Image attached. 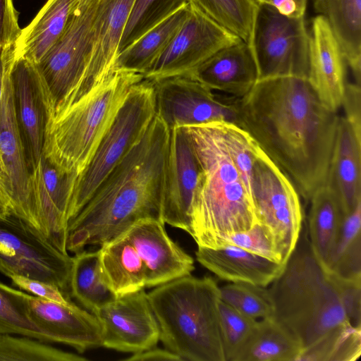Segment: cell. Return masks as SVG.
Listing matches in <instances>:
<instances>
[{
	"instance_id": "cell-35",
	"label": "cell",
	"mask_w": 361,
	"mask_h": 361,
	"mask_svg": "<svg viewBox=\"0 0 361 361\" xmlns=\"http://www.w3.org/2000/svg\"><path fill=\"white\" fill-rule=\"evenodd\" d=\"M30 296L0 281V334L18 335L47 343L30 318Z\"/></svg>"
},
{
	"instance_id": "cell-16",
	"label": "cell",
	"mask_w": 361,
	"mask_h": 361,
	"mask_svg": "<svg viewBox=\"0 0 361 361\" xmlns=\"http://www.w3.org/2000/svg\"><path fill=\"white\" fill-rule=\"evenodd\" d=\"M92 312L101 327L102 347L136 353L159 341V326L145 289L116 297Z\"/></svg>"
},
{
	"instance_id": "cell-7",
	"label": "cell",
	"mask_w": 361,
	"mask_h": 361,
	"mask_svg": "<svg viewBox=\"0 0 361 361\" xmlns=\"http://www.w3.org/2000/svg\"><path fill=\"white\" fill-rule=\"evenodd\" d=\"M155 219L139 220L99 247L104 276L118 295L191 274L194 259Z\"/></svg>"
},
{
	"instance_id": "cell-37",
	"label": "cell",
	"mask_w": 361,
	"mask_h": 361,
	"mask_svg": "<svg viewBox=\"0 0 361 361\" xmlns=\"http://www.w3.org/2000/svg\"><path fill=\"white\" fill-rule=\"evenodd\" d=\"M220 300L239 312L259 320L273 317L268 288L249 283H232L219 287Z\"/></svg>"
},
{
	"instance_id": "cell-1",
	"label": "cell",
	"mask_w": 361,
	"mask_h": 361,
	"mask_svg": "<svg viewBox=\"0 0 361 361\" xmlns=\"http://www.w3.org/2000/svg\"><path fill=\"white\" fill-rule=\"evenodd\" d=\"M246 130L310 200L325 185L339 115L326 107L307 78L259 80L238 98Z\"/></svg>"
},
{
	"instance_id": "cell-41",
	"label": "cell",
	"mask_w": 361,
	"mask_h": 361,
	"mask_svg": "<svg viewBox=\"0 0 361 361\" xmlns=\"http://www.w3.org/2000/svg\"><path fill=\"white\" fill-rule=\"evenodd\" d=\"M18 16L13 0H0V53L13 46L19 37Z\"/></svg>"
},
{
	"instance_id": "cell-21",
	"label": "cell",
	"mask_w": 361,
	"mask_h": 361,
	"mask_svg": "<svg viewBox=\"0 0 361 361\" xmlns=\"http://www.w3.org/2000/svg\"><path fill=\"white\" fill-rule=\"evenodd\" d=\"M188 75L235 97L245 95L259 80L251 46L243 40L220 49Z\"/></svg>"
},
{
	"instance_id": "cell-15",
	"label": "cell",
	"mask_w": 361,
	"mask_h": 361,
	"mask_svg": "<svg viewBox=\"0 0 361 361\" xmlns=\"http://www.w3.org/2000/svg\"><path fill=\"white\" fill-rule=\"evenodd\" d=\"M12 47L3 51L8 59L15 116L31 173L37 167L42 155L47 124L53 105L35 63L26 58L15 56Z\"/></svg>"
},
{
	"instance_id": "cell-32",
	"label": "cell",
	"mask_w": 361,
	"mask_h": 361,
	"mask_svg": "<svg viewBox=\"0 0 361 361\" xmlns=\"http://www.w3.org/2000/svg\"><path fill=\"white\" fill-rule=\"evenodd\" d=\"M216 23L250 42L258 4L252 0H188Z\"/></svg>"
},
{
	"instance_id": "cell-5",
	"label": "cell",
	"mask_w": 361,
	"mask_h": 361,
	"mask_svg": "<svg viewBox=\"0 0 361 361\" xmlns=\"http://www.w3.org/2000/svg\"><path fill=\"white\" fill-rule=\"evenodd\" d=\"M147 296L166 349L183 361H226L214 279L184 276L156 286Z\"/></svg>"
},
{
	"instance_id": "cell-14",
	"label": "cell",
	"mask_w": 361,
	"mask_h": 361,
	"mask_svg": "<svg viewBox=\"0 0 361 361\" xmlns=\"http://www.w3.org/2000/svg\"><path fill=\"white\" fill-rule=\"evenodd\" d=\"M183 24L142 75L148 80L188 75L220 49L242 39L189 3Z\"/></svg>"
},
{
	"instance_id": "cell-46",
	"label": "cell",
	"mask_w": 361,
	"mask_h": 361,
	"mask_svg": "<svg viewBox=\"0 0 361 361\" xmlns=\"http://www.w3.org/2000/svg\"><path fill=\"white\" fill-rule=\"evenodd\" d=\"M126 361H183V360L167 349H161L156 346L145 350L133 353L128 357L123 359Z\"/></svg>"
},
{
	"instance_id": "cell-27",
	"label": "cell",
	"mask_w": 361,
	"mask_h": 361,
	"mask_svg": "<svg viewBox=\"0 0 361 361\" xmlns=\"http://www.w3.org/2000/svg\"><path fill=\"white\" fill-rule=\"evenodd\" d=\"M310 201L308 239L314 255L325 269L347 215L326 185L317 189Z\"/></svg>"
},
{
	"instance_id": "cell-24",
	"label": "cell",
	"mask_w": 361,
	"mask_h": 361,
	"mask_svg": "<svg viewBox=\"0 0 361 361\" xmlns=\"http://www.w3.org/2000/svg\"><path fill=\"white\" fill-rule=\"evenodd\" d=\"M195 257L221 279L264 287L281 274L286 265L233 245L218 249L198 247Z\"/></svg>"
},
{
	"instance_id": "cell-10",
	"label": "cell",
	"mask_w": 361,
	"mask_h": 361,
	"mask_svg": "<svg viewBox=\"0 0 361 361\" xmlns=\"http://www.w3.org/2000/svg\"><path fill=\"white\" fill-rule=\"evenodd\" d=\"M309 42L304 16H287L270 5L257 4L249 44L259 80L283 76L307 79Z\"/></svg>"
},
{
	"instance_id": "cell-40",
	"label": "cell",
	"mask_w": 361,
	"mask_h": 361,
	"mask_svg": "<svg viewBox=\"0 0 361 361\" xmlns=\"http://www.w3.org/2000/svg\"><path fill=\"white\" fill-rule=\"evenodd\" d=\"M39 166L46 191L60 216L68 225V209L78 176L59 171L43 155Z\"/></svg>"
},
{
	"instance_id": "cell-12",
	"label": "cell",
	"mask_w": 361,
	"mask_h": 361,
	"mask_svg": "<svg viewBox=\"0 0 361 361\" xmlns=\"http://www.w3.org/2000/svg\"><path fill=\"white\" fill-rule=\"evenodd\" d=\"M73 258L20 218L0 214V272L57 286L66 295Z\"/></svg>"
},
{
	"instance_id": "cell-13",
	"label": "cell",
	"mask_w": 361,
	"mask_h": 361,
	"mask_svg": "<svg viewBox=\"0 0 361 361\" xmlns=\"http://www.w3.org/2000/svg\"><path fill=\"white\" fill-rule=\"evenodd\" d=\"M152 82L156 114L170 130L216 121L238 125V97L222 99L190 75Z\"/></svg>"
},
{
	"instance_id": "cell-36",
	"label": "cell",
	"mask_w": 361,
	"mask_h": 361,
	"mask_svg": "<svg viewBox=\"0 0 361 361\" xmlns=\"http://www.w3.org/2000/svg\"><path fill=\"white\" fill-rule=\"evenodd\" d=\"M87 358L66 352L44 342L0 334V361H86Z\"/></svg>"
},
{
	"instance_id": "cell-19",
	"label": "cell",
	"mask_w": 361,
	"mask_h": 361,
	"mask_svg": "<svg viewBox=\"0 0 361 361\" xmlns=\"http://www.w3.org/2000/svg\"><path fill=\"white\" fill-rule=\"evenodd\" d=\"M29 312L47 342L67 345L80 353L102 347L97 319L72 301L59 303L30 295Z\"/></svg>"
},
{
	"instance_id": "cell-28",
	"label": "cell",
	"mask_w": 361,
	"mask_h": 361,
	"mask_svg": "<svg viewBox=\"0 0 361 361\" xmlns=\"http://www.w3.org/2000/svg\"><path fill=\"white\" fill-rule=\"evenodd\" d=\"M189 10L188 4L118 53L116 69L143 75L168 47L187 18Z\"/></svg>"
},
{
	"instance_id": "cell-25",
	"label": "cell",
	"mask_w": 361,
	"mask_h": 361,
	"mask_svg": "<svg viewBox=\"0 0 361 361\" xmlns=\"http://www.w3.org/2000/svg\"><path fill=\"white\" fill-rule=\"evenodd\" d=\"M80 0H48L12 47L15 56L37 63L62 35Z\"/></svg>"
},
{
	"instance_id": "cell-44",
	"label": "cell",
	"mask_w": 361,
	"mask_h": 361,
	"mask_svg": "<svg viewBox=\"0 0 361 361\" xmlns=\"http://www.w3.org/2000/svg\"><path fill=\"white\" fill-rule=\"evenodd\" d=\"M341 108L344 118L353 128L357 137L361 139V88L355 82H347Z\"/></svg>"
},
{
	"instance_id": "cell-18",
	"label": "cell",
	"mask_w": 361,
	"mask_h": 361,
	"mask_svg": "<svg viewBox=\"0 0 361 361\" xmlns=\"http://www.w3.org/2000/svg\"><path fill=\"white\" fill-rule=\"evenodd\" d=\"M201 168L185 127L170 130L165 164L162 220L190 233V213Z\"/></svg>"
},
{
	"instance_id": "cell-17",
	"label": "cell",
	"mask_w": 361,
	"mask_h": 361,
	"mask_svg": "<svg viewBox=\"0 0 361 361\" xmlns=\"http://www.w3.org/2000/svg\"><path fill=\"white\" fill-rule=\"evenodd\" d=\"M0 56L4 66L0 102V164L10 183L16 216L47 238L32 199L31 173L16 119L8 59L4 51L0 53Z\"/></svg>"
},
{
	"instance_id": "cell-23",
	"label": "cell",
	"mask_w": 361,
	"mask_h": 361,
	"mask_svg": "<svg viewBox=\"0 0 361 361\" xmlns=\"http://www.w3.org/2000/svg\"><path fill=\"white\" fill-rule=\"evenodd\" d=\"M326 185L346 215L361 202V139L340 115Z\"/></svg>"
},
{
	"instance_id": "cell-26",
	"label": "cell",
	"mask_w": 361,
	"mask_h": 361,
	"mask_svg": "<svg viewBox=\"0 0 361 361\" xmlns=\"http://www.w3.org/2000/svg\"><path fill=\"white\" fill-rule=\"evenodd\" d=\"M318 15L328 22L355 83L361 81V0H313Z\"/></svg>"
},
{
	"instance_id": "cell-39",
	"label": "cell",
	"mask_w": 361,
	"mask_h": 361,
	"mask_svg": "<svg viewBox=\"0 0 361 361\" xmlns=\"http://www.w3.org/2000/svg\"><path fill=\"white\" fill-rule=\"evenodd\" d=\"M233 245L276 262H282L281 253L271 232L267 227L256 221L247 231L224 236L215 243L218 249Z\"/></svg>"
},
{
	"instance_id": "cell-30",
	"label": "cell",
	"mask_w": 361,
	"mask_h": 361,
	"mask_svg": "<svg viewBox=\"0 0 361 361\" xmlns=\"http://www.w3.org/2000/svg\"><path fill=\"white\" fill-rule=\"evenodd\" d=\"M72 258L68 289L71 297L91 312L116 298L104 279L98 250H83Z\"/></svg>"
},
{
	"instance_id": "cell-11",
	"label": "cell",
	"mask_w": 361,
	"mask_h": 361,
	"mask_svg": "<svg viewBox=\"0 0 361 361\" xmlns=\"http://www.w3.org/2000/svg\"><path fill=\"white\" fill-rule=\"evenodd\" d=\"M251 195L256 221L271 232L282 262L286 263L301 233L303 216L299 193L260 147L252 166Z\"/></svg>"
},
{
	"instance_id": "cell-29",
	"label": "cell",
	"mask_w": 361,
	"mask_h": 361,
	"mask_svg": "<svg viewBox=\"0 0 361 361\" xmlns=\"http://www.w3.org/2000/svg\"><path fill=\"white\" fill-rule=\"evenodd\" d=\"M302 348L273 317L257 320L233 361H297Z\"/></svg>"
},
{
	"instance_id": "cell-33",
	"label": "cell",
	"mask_w": 361,
	"mask_h": 361,
	"mask_svg": "<svg viewBox=\"0 0 361 361\" xmlns=\"http://www.w3.org/2000/svg\"><path fill=\"white\" fill-rule=\"evenodd\" d=\"M361 355V327L347 325L302 350L297 361H355Z\"/></svg>"
},
{
	"instance_id": "cell-9",
	"label": "cell",
	"mask_w": 361,
	"mask_h": 361,
	"mask_svg": "<svg viewBox=\"0 0 361 361\" xmlns=\"http://www.w3.org/2000/svg\"><path fill=\"white\" fill-rule=\"evenodd\" d=\"M97 2L80 0L62 35L35 63L48 89L52 113L63 110L92 90L87 76Z\"/></svg>"
},
{
	"instance_id": "cell-34",
	"label": "cell",
	"mask_w": 361,
	"mask_h": 361,
	"mask_svg": "<svg viewBox=\"0 0 361 361\" xmlns=\"http://www.w3.org/2000/svg\"><path fill=\"white\" fill-rule=\"evenodd\" d=\"M188 4V0H135L118 52Z\"/></svg>"
},
{
	"instance_id": "cell-38",
	"label": "cell",
	"mask_w": 361,
	"mask_h": 361,
	"mask_svg": "<svg viewBox=\"0 0 361 361\" xmlns=\"http://www.w3.org/2000/svg\"><path fill=\"white\" fill-rule=\"evenodd\" d=\"M219 312L226 361H233L252 334L257 320L219 300Z\"/></svg>"
},
{
	"instance_id": "cell-31",
	"label": "cell",
	"mask_w": 361,
	"mask_h": 361,
	"mask_svg": "<svg viewBox=\"0 0 361 361\" xmlns=\"http://www.w3.org/2000/svg\"><path fill=\"white\" fill-rule=\"evenodd\" d=\"M325 269L346 280H361V202L346 216Z\"/></svg>"
},
{
	"instance_id": "cell-43",
	"label": "cell",
	"mask_w": 361,
	"mask_h": 361,
	"mask_svg": "<svg viewBox=\"0 0 361 361\" xmlns=\"http://www.w3.org/2000/svg\"><path fill=\"white\" fill-rule=\"evenodd\" d=\"M336 277L341 288L344 308L350 323L353 326L361 327V280H346Z\"/></svg>"
},
{
	"instance_id": "cell-4",
	"label": "cell",
	"mask_w": 361,
	"mask_h": 361,
	"mask_svg": "<svg viewBox=\"0 0 361 361\" xmlns=\"http://www.w3.org/2000/svg\"><path fill=\"white\" fill-rule=\"evenodd\" d=\"M268 290L273 317L297 338L302 350L334 329L352 325L338 280L318 261L306 233L300 235L283 271Z\"/></svg>"
},
{
	"instance_id": "cell-2",
	"label": "cell",
	"mask_w": 361,
	"mask_h": 361,
	"mask_svg": "<svg viewBox=\"0 0 361 361\" xmlns=\"http://www.w3.org/2000/svg\"><path fill=\"white\" fill-rule=\"evenodd\" d=\"M170 129L155 114L141 139L97 186L68 224L66 250L102 246L136 221L162 222L165 164Z\"/></svg>"
},
{
	"instance_id": "cell-45",
	"label": "cell",
	"mask_w": 361,
	"mask_h": 361,
	"mask_svg": "<svg viewBox=\"0 0 361 361\" xmlns=\"http://www.w3.org/2000/svg\"><path fill=\"white\" fill-rule=\"evenodd\" d=\"M308 0H257L270 5L281 13L290 17L304 16Z\"/></svg>"
},
{
	"instance_id": "cell-47",
	"label": "cell",
	"mask_w": 361,
	"mask_h": 361,
	"mask_svg": "<svg viewBox=\"0 0 361 361\" xmlns=\"http://www.w3.org/2000/svg\"><path fill=\"white\" fill-rule=\"evenodd\" d=\"M3 85H4V66L1 58L0 56V102L3 93Z\"/></svg>"
},
{
	"instance_id": "cell-20",
	"label": "cell",
	"mask_w": 361,
	"mask_h": 361,
	"mask_svg": "<svg viewBox=\"0 0 361 361\" xmlns=\"http://www.w3.org/2000/svg\"><path fill=\"white\" fill-rule=\"evenodd\" d=\"M307 80L324 105L334 112L341 108L346 81V63L326 20L317 15L309 32Z\"/></svg>"
},
{
	"instance_id": "cell-42",
	"label": "cell",
	"mask_w": 361,
	"mask_h": 361,
	"mask_svg": "<svg viewBox=\"0 0 361 361\" xmlns=\"http://www.w3.org/2000/svg\"><path fill=\"white\" fill-rule=\"evenodd\" d=\"M10 279L16 287L42 299L63 304L71 301L68 295L54 285L22 276Z\"/></svg>"
},
{
	"instance_id": "cell-22",
	"label": "cell",
	"mask_w": 361,
	"mask_h": 361,
	"mask_svg": "<svg viewBox=\"0 0 361 361\" xmlns=\"http://www.w3.org/2000/svg\"><path fill=\"white\" fill-rule=\"evenodd\" d=\"M135 0H98L88 83L92 90L116 71L119 42Z\"/></svg>"
},
{
	"instance_id": "cell-8",
	"label": "cell",
	"mask_w": 361,
	"mask_h": 361,
	"mask_svg": "<svg viewBox=\"0 0 361 361\" xmlns=\"http://www.w3.org/2000/svg\"><path fill=\"white\" fill-rule=\"evenodd\" d=\"M155 114L153 83L144 78L131 87L90 161L78 176L68 209L69 222L104 178L141 139Z\"/></svg>"
},
{
	"instance_id": "cell-3",
	"label": "cell",
	"mask_w": 361,
	"mask_h": 361,
	"mask_svg": "<svg viewBox=\"0 0 361 361\" xmlns=\"http://www.w3.org/2000/svg\"><path fill=\"white\" fill-rule=\"evenodd\" d=\"M183 127L201 168L190 235L197 247L213 248L219 238L247 231L256 222L252 197L229 154L221 121Z\"/></svg>"
},
{
	"instance_id": "cell-48",
	"label": "cell",
	"mask_w": 361,
	"mask_h": 361,
	"mask_svg": "<svg viewBox=\"0 0 361 361\" xmlns=\"http://www.w3.org/2000/svg\"><path fill=\"white\" fill-rule=\"evenodd\" d=\"M82 1H92V0H82Z\"/></svg>"
},
{
	"instance_id": "cell-6",
	"label": "cell",
	"mask_w": 361,
	"mask_h": 361,
	"mask_svg": "<svg viewBox=\"0 0 361 361\" xmlns=\"http://www.w3.org/2000/svg\"><path fill=\"white\" fill-rule=\"evenodd\" d=\"M142 74L116 69L86 95L49 114L42 155L59 171L78 176L90 161L131 87Z\"/></svg>"
}]
</instances>
